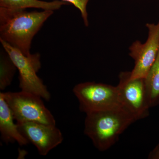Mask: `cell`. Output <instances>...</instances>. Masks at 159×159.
<instances>
[{
    "mask_svg": "<svg viewBox=\"0 0 159 159\" xmlns=\"http://www.w3.org/2000/svg\"><path fill=\"white\" fill-rule=\"evenodd\" d=\"M54 12L50 10L30 11L0 7V40L25 56H30L33 38Z\"/></svg>",
    "mask_w": 159,
    "mask_h": 159,
    "instance_id": "1",
    "label": "cell"
},
{
    "mask_svg": "<svg viewBox=\"0 0 159 159\" xmlns=\"http://www.w3.org/2000/svg\"><path fill=\"white\" fill-rule=\"evenodd\" d=\"M86 115L84 134L101 152L113 146L127 128L138 121L122 106Z\"/></svg>",
    "mask_w": 159,
    "mask_h": 159,
    "instance_id": "2",
    "label": "cell"
},
{
    "mask_svg": "<svg viewBox=\"0 0 159 159\" xmlns=\"http://www.w3.org/2000/svg\"><path fill=\"white\" fill-rule=\"evenodd\" d=\"M2 48L7 52L19 71V87L21 91L35 94L49 101L51 95L37 73L41 67L38 53L26 56L17 49L0 40Z\"/></svg>",
    "mask_w": 159,
    "mask_h": 159,
    "instance_id": "3",
    "label": "cell"
},
{
    "mask_svg": "<svg viewBox=\"0 0 159 159\" xmlns=\"http://www.w3.org/2000/svg\"><path fill=\"white\" fill-rule=\"evenodd\" d=\"M1 93L16 123L34 122L56 125L54 116L39 96L23 91Z\"/></svg>",
    "mask_w": 159,
    "mask_h": 159,
    "instance_id": "4",
    "label": "cell"
},
{
    "mask_svg": "<svg viewBox=\"0 0 159 159\" xmlns=\"http://www.w3.org/2000/svg\"><path fill=\"white\" fill-rule=\"evenodd\" d=\"M73 91L78 99L80 109L86 114L122 106L117 86L86 82L75 85Z\"/></svg>",
    "mask_w": 159,
    "mask_h": 159,
    "instance_id": "5",
    "label": "cell"
},
{
    "mask_svg": "<svg viewBox=\"0 0 159 159\" xmlns=\"http://www.w3.org/2000/svg\"><path fill=\"white\" fill-rule=\"evenodd\" d=\"M119 89L121 104L137 120L145 119L151 108L145 78H130V72H121Z\"/></svg>",
    "mask_w": 159,
    "mask_h": 159,
    "instance_id": "6",
    "label": "cell"
},
{
    "mask_svg": "<svg viewBox=\"0 0 159 159\" xmlns=\"http://www.w3.org/2000/svg\"><path fill=\"white\" fill-rule=\"evenodd\" d=\"M148 37L144 43L136 40L129 48V55L134 60L130 78H145L156 59L159 51V22L146 24Z\"/></svg>",
    "mask_w": 159,
    "mask_h": 159,
    "instance_id": "7",
    "label": "cell"
},
{
    "mask_svg": "<svg viewBox=\"0 0 159 159\" xmlns=\"http://www.w3.org/2000/svg\"><path fill=\"white\" fill-rule=\"evenodd\" d=\"M16 124L20 133L36 147L41 155H47L63 140L62 133L56 125L34 122Z\"/></svg>",
    "mask_w": 159,
    "mask_h": 159,
    "instance_id": "8",
    "label": "cell"
},
{
    "mask_svg": "<svg viewBox=\"0 0 159 159\" xmlns=\"http://www.w3.org/2000/svg\"><path fill=\"white\" fill-rule=\"evenodd\" d=\"M14 117L2 93H0V132L3 141L8 143L17 142L20 145L29 142L20 132Z\"/></svg>",
    "mask_w": 159,
    "mask_h": 159,
    "instance_id": "9",
    "label": "cell"
},
{
    "mask_svg": "<svg viewBox=\"0 0 159 159\" xmlns=\"http://www.w3.org/2000/svg\"><path fill=\"white\" fill-rule=\"evenodd\" d=\"M69 3L59 0L45 2L40 0H0V7L10 9L37 8L43 10H58Z\"/></svg>",
    "mask_w": 159,
    "mask_h": 159,
    "instance_id": "10",
    "label": "cell"
},
{
    "mask_svg": "<svg viewBox=\"0 0 159 159\" xmlns=\"http://www.w3.org/2000/svg\"><path fill=\"white\" fill-rule=\"evenodd\" d=\"M145 80L151 108L159 104V51Z\"/></svg>",
    "mask_w": 159,
    "mask_h": 159,
    "instance_id": "11",
    "label": "cell"
},
{
    "mask_svg": "<svg viewBox=\"0 0 159 159\" xmlns=\"http://www.w3.org/2000/svg\"><path fill=\"white\" fill-rule=\"evenodd\" d=\"M17 70L16 66L5 49L0 54V89L4 90L11 84Z\"/></svg>",
    "mask_w": 159,
    "mask_h": 159,
    "instance_id": "12",
    "label": "cell"
},
{
    "mask_svg": "<svg viewBox=\"0 0 159 159\" xmlns=\"http://www.w3.org/2000/svg\"><path fill=\"white\" fill-rule=\"evenodd\" d=\"M66 2L74 5L75 7L79 9L81 13V17L83 20L84 24L86 27H88L89 22L88 13L87 10V6L89 0H59Z\"/></svg>",
    "mask_w": 159,
    "mask_h": 159,
    "instance_id": "13",
    "label": "cell"
},
{
    "mask_svg": "<svg viewBox=\"0 0 159 159\" xmlns=\"http://www.w3.org/2000/svg\"><path fill=\"white\" fill-rule=\"evenodd\" d=\"M148 158L150 159H159V143L151 151L148 155Z\"/></svg>",
    "mask_w": 159,
    "mask_h": 159,
    "instance_id": "14",
    "label": "cell"
}]
</instances>
